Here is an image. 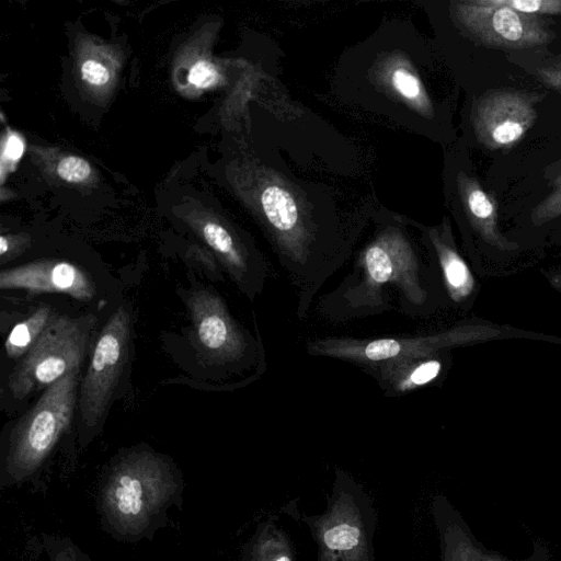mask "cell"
<instances>
[{
	"label": "cell",
	"instance_id": "6da1fadb",
	"mask_svg": "<svg viewBox=\"0 0 561 561\" xmlns=\"http://www.w3.org/2000/svg\"><path fill=\"white\" fill-rule=\"evenodd\" d=\"M436 276L402 233L387 230L358 254L339 285L318 299L316 310L332 322L385 312L426 317L437 305Z\"/></svg>",
	"mask_w": 561,
	"mask_h": 561
},
{
	"label": "cell",
	"instance_id": "7a4b0ae2",
	"mask_svg": "<svg viewBox=\"0 0 561 561\" xmlns=\"http://www.w3.org/2000/svg\"><path fill=\"white\" fill-rule=\"evenodd\" d=\"M95 318L56 317L35 345L13 368L8 387L16 399L46 389L79 368L84 357Z\"/></svg>",
	"mask_w": 561,
	"mask_h": 561
},
{
	"label": "cell",
	"instance_id": "3957f363",
	"mask_svg": "<svg viewBox=\"0 0 561 561\" xmlns=\"http://www.w3.org/2000/svg\"><path fill=\"white\" fill-rule=\"evenodd\" d=\"M339 471L329 510L307 518L319 547V561H373L375 516L367 499Z\"/></svg>",
	"mask_w": 561,
	"mask_h": 561
},
{
	"label": "cell",
	"instance_id": "277c9868",
	"mask_svg": "<svg viewBox=\"0 0 561 561\" xmlns=\"http://www.w3.org/2000/svg\"><path fill=\"white\" fill-rule=\"evenodd\" d=\"M191 311L196 342L214 365L253 368L261 375L266 370L265 351L260 334L252 336L230 314L221 297L209 290L191 294Z\"/></svg>",
	"mask_w": 561,
	"mask_h": 561
},
{
	"label": "cell",
	"instance_id": "5b68a950",
	"mask_svg": "<svg viewBox=\"0 0 561 561\" xmlns=\"http://www.w3.org/2000/svg\"><path fill=\"white\" fill-rule=\"evenodd\" d=\"M130 312L121 305L99 334L85 376L81 380V420L95 425L104 415L127 359Z\"/></svg>",
	"mask_w": 561,
	"mask_h": 561
},
{
	"label": "cell",
	"instance_id": "8992f818",
	"mask_svg": "<svg viewBox=\"0 0 561 561\" xmlns=\"http://www.w3.org/2000/svg\"><path fill=\"white\" fill-rule=\"evenodd\" d=\"M455 16L478 44L496 49H525L550 43L556 33L539 15H529L496 0L455 3Z\"/></svg>",
	"mask_w": 561,
	"mask_h": 561
},
{
	"label": "cell",
	"instance_id": "52a82bcc",
	"mask_svg": "<svg viewBox=\"0 0 561 561\" xmlns=\"http://www.w3.org/2000/svg\"><path fill=\"white\" fill-rule=\"evenodd\" d=\"M80 367L47 387L13 430V457L24 465L42 459L72 420Z\"/></svg>",
	"mask_w": 561,
	"mask_h": 561
},
{
	"label": "cell",
	"instance_id": "ba28073f",
	"mask_svg": "<svg viewBox=\"0 0 561 561\" xmlns=\"http://www.w3.org/2000/svg\"><path fill=\"white\" fill-rule=\"evenodd\" d=\"M536 96L510 89L488 90L472 114L479 142L490 150L517 145L537 119Z\"/></svg>",
	"mask_w": 561,
	"mask_h": 561
},
{
	"label": "cell",
	"instance_id": "9c48e42d",
	"mask_svg": "<svg viewBox=\"0 0 561 561\" xmlns=\"http://www.w3.org/2000/svg\"><path fill=\"white\" fill-rule=\"evenodd\" d=\"M433 512L438 528L442 561H551L552 552L540 538L533 541L531 552L512 560L486 549L472 534L459 512L442 495L435 497Z\"/></svg>",
	"mask_w": 561,
	"mask_h": 561
},
{
	"label": "cell",
	"instance_id": "30bf717a",
	"mask_svg": "<svg viewBox=\"0 0 561 561\" xmlns=\"http://www.w3.org/2000/svg\"><path fill=\"white\" fill-rule=\"evenodd\" d=\"M1 289H25L30 293H59L88 301L95 293L85 272L68 262L34 263L0 273Z\"/></svg>",
	"mask_w": 561,
	"mask_h": 561
},
{
	"label": "cell",
	"instance_id": "8fae6325",
	"mask_svg": "<svg viewBox=\"0 0 561 561\" xmlns=\"http://www.w3.org/2000/svg\"><path fill=\"white\" fill-rule=\"evenodd\" d=\"M437 354L398 359L365 368L386 397L396 398L434 382L443 362Z\"/></svg>",
	"mask_w": 561,
	"mask_h": 561
},
{
	"label": "cell",
	"instance_id": "7c38bea8",
	"mask_svg": "<svg viewBox=\"0 0 561 561\" xmlns=\"http://www.w3.org/2000/svg\"><path fill=\"white\" fill-rule=\"evenodd\" d=\"M458 187L465 210L474 227L485 237L496 238L497 209L495 199L472 176L459 174Z\"/></svg>",
	"mask_w": 561,
	"mask_h": 561
},
{
	"label": "cell",
	"instance_id": "4fadbf2b",
	"mask_svg": "<svg viewBox=\"0 0 561 561\" xmlns=\"http://www.w3.org/2000/svg\"><path fill=\"white\" fill-rule=\"evenodd\" d=\"M431 241L444 284L450 297L454 300L465 298L472 289V277L468 266L457 251L445 241L443 237L432 233Z\"/></svg>",
	"mask_w": 561,
	"mask_h": 561
},
{
	"label": "cell",
	"instance_id": "5bb4252c",
	"mask_svg": "<svg viewBox=\"0 0 561 561\" xmlns=\"http://www.w3.org/2000/svg\"><path fill=\"white\" fill-rule=\"evenodd\" d=\"M56 318L54 310L42 306L9 333L4 350L9 358H22L38 341L46 328Z\"/></svg>",
	"mask_w": 561,
	"mask_h": 561
},
{
	"label": "cell",
	"instance_id": "9a60e30c",
	"mask_svg": "<svg viewBox=\"0 0 561 561\" xmlns=\"http://www.w3.org/2000/svg\"><path fill=\"white\" fill-rule=\"evenodd\" d=\"M114 495L121 514L136 516L141 512L142 485L138 479L127 473L122 474Z\"/></svg>",
	"mask_w": 561,
	"mask_h": 561
},
{
	"label": "cell",
	"instance_id": "2e32d148",
	"mask_svg": "<svg viewBox=\"0 0 561 561\" xmlns=\"http://www.w3.org/2000/svg\"><path fill=\"white\" fill-rule=\"evenodd\" d=\"M496 2L529 15L561 14V0H496Z\"/></svg>",
	"mask_w": 561,
	"mask_h": 561
},
{
	"label": "cell",
	"instance_id": "e0dca14e",
	"mask_svg": "<svg viewBox=\"0 0 561 561\" xmlns=\"http://www.w3.org/2000/svg\"><path fill=\"white\" fill-rule=\"evenodd\" d=\"M561 215V174L554 180L552 191L533 209L534 222H545Z\"/></svg>",
	"mask_w": 561,
	"mask_h": 561
},
{
	"label": "cell",
	"instance_id": "ac0fdd59",
	"mask_svg": "<svg viewBox=\"0 0 561 561\" xmlns=\"http://www.w3.org/2000/svg\"><path fill=\"white\" fill-rule=\"evenodd\" d=\"M58 175L67 182H82L91 173L90 164L80 157H66L58 163Z\"/></svg>",
	"mask_w": 561,
	"mask_h": 561
},
{
	"label": "cell",
	"instance_id": "d6986e66",
	"mask_svg": "<svg viewBox=\"0 0 561 561\" xmlns=\"http://www.w3.org/2000/svg\"><path fill=\"white\" fill-rule=\"evenodd\" d=\"M219 79L216 67L207 60L196 61L188 71L187 80L197 88H208Z\"/></svg>",
	"mask_w": 561,
	"mask_h": 561
},
{
	"label": "cell",
	"instance_id": "ffe728a7",
	"mask_svg": "<svg viewBox=\"0 0 561 561\" xmlns=\"http://www.w3.org/2000/svg\"><path fill=\"white\" fill-rule=\"evenodd\" d=\"M396 90L403 96L414 100L421 93V85L411 72L404 69H397L391 77Z\"/></svg>",
	"mask_w": 561,
	"mask_h": 561
},
{
	"label": "cell",
	"instance_id": "44dd1931",
	"mask_svg": "<svg viewBox=\"0 0 561 561\" xmlns=\"http://www.w3.org/2000/svg\"><path fill=\"white\" fill-rule=\"evenodd\" d=\"M535 76L543 85L561 94V57L537 68Z\"/></svg>",
	"mask_w": 561,
	"mask_h": 561
},
{
	"label": "cell",
	"instance_id": "7402d4cb",
	"mask_svg": "<svg viewBox=\"0 0 561 561\" xmlns=\"http://www.w3.org/2000/svg\"><path fill=\"white\" fill-rule=\"evenodd\" d=\"M268 552L264 556V561H293L291 551L285 537L276 529L272 530V539L268 541Z\"/></svg>",
	"mask_w": 561,
	"mask_h": 561
},
{
	"label": "cell",
	"instance_id": "603a6c76",
	"mask_svg": "<svg viewBox=\"0 0 561 561\" xmlns=\"http://www.w3.org/2000/svg\"><path fill=\"white\" fill-rule=\"evenodd\" d=\"M81 76L84 81L93 85H103L110 80L108 70L102 64L92 59L83 62Z\"/></svg>",
	"mask_w": 561,
	"mask_h": 561
},
{
	"label": "cell",
	"instance_id": "cb8c5ba5",
	"mask_svg": "<svg viewBox=\"0 0 561 561\" xmlns=\"http://www.w3.org/2000/svg\"><path fill=\"white\" fill-rule=\"evenodd\" d=\"M23 142L16 135H11L4 147V154L9 160L16 161L23 153Z\"/></svg>",
	"mask_w": 561,
	"mask_h": 561
}]
</instances>
